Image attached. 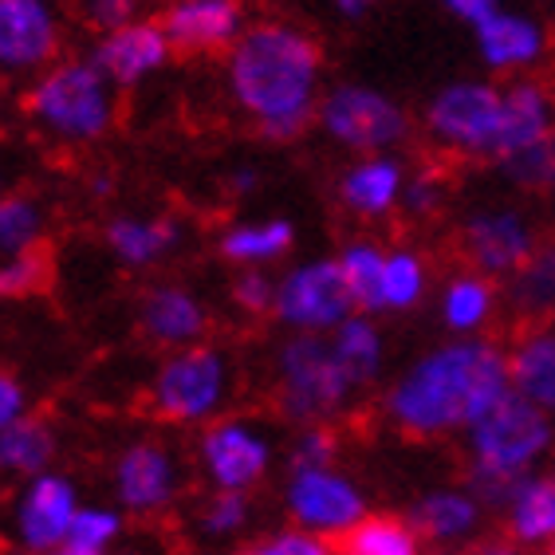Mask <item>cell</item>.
<instances>
[{
  "label": "cell",
  "instance_id": "obj_16",
  "mask_svg": "<svg viewBox=\"0 0 555 555\" xmlns=\"http://www.w3.org/2000/svg\"><path fill=\"white\" fill-rule=\"evenodd\" d=\"M134 327H139V335L150 347H158V351H182V347L209 339L214 311H209L202 292L190 288V284L154 280V284H146L139 292Z\"/></svg>",
  "mask_w": 555,
  "mask_h": 555
},
{
  "label": "cell",
  "instance_id": "obj_4",
  "mask_svg": "<svg viewBox=\"0 0 555 555\" xmlns=\"http://www.w3.org/2000/svg\"><path fill=\"white\" fill-rule=\"evenodd\" d=\"M272 374V402L280 422L315 426V422H339L359 402V386L343 371L327 335H284L268 359Z\"/></svg>",
  "mask_w": 555,
  "mask_h": 555
},
{
  "label": "cell",
  "instance_id": "obj_15",
  "mask_svg": "<svg viewBox=\"0 0 555 555\" xmlns=\"http://www.w3.org/2000/svg\"><path fill=\"white\" fill-rule=\"evenodd\" d=\"M64 52V16L55 0H0V75H28Z\"/></svg>",
  "mask_w": 555,
  "mask_h": 555
},
{
  "label": "cell",
  "instance_id": "obj_6",
  "mask_svg": "<svg viewBox=\"0 0 555 555\" xmlns=\"http://www.w3.org/2000/svg\"><path fill=\"white\" fill-rule=\"evenodd\" d=\"M465 469L496 477H528L555 457V417L508 390L461 434Z\"/></svg>",
  "mask_w": 555,
  "mask_h": 555
},
{
  "label": "cell",
  "instance_id": "obj_53",
  "mask_svg": "<svg viewBox=\"0 0 555 555\" xmlns=\"http://www.w3.org/2000/svg\"><path fill=\"white\" fill-rule=\"evenodd\" d=\"M547 197H552V209H555V178H552V185H547Z\"/></svg>",
  "mask_w": 555,
  "mask_h": 555
},
{
  "label": "cell",
  "instance_id": "obj_49",
  "mask_svg": "<svg viewBox=\"0 0 555 555\" xmlns=\"http://www.w3.org/2000/svg\"><path fill=\"white\" fill-rule=\"evenodd\" d=\"M16 185H21V158L12 150L0 146V197L9 190H16Z\"/></svg>",
  "mask_w": 555,
  "mask_h": 555
},
{
  "label": "cell",
  "instance_id": "obj_10",
  "mask_svg": "<svg viewBox=\"0 0 555 555\" xmlns=\"http://www.w3.org/2000/svg\"><path fill=\"white\" fill-rule=\"evenodd\" d=\"M185 457L166 438H134L111 461V501L127 516L154 520L178 508L185 492Z\"/></svg>",
  "mask_w": 555,
  "mask_h": 555
},
{
  "label": "cell",
  "instance_id": "obj_34",
  "mask_svg": "<svg viewBox=\"0 0 555 555\" xmlns=\"http://www.w3.org/2000/svg\"><path fill=\"white\" fill-rule=\"evenodd\" d=\"M332 257L343 272V284H347V292H351L354 311L374 315V299H378V280H383L386 245L378 241V236H347Z\"/></svg>",
  "mask_w": 555,
  "mask_h": 555
},
{
  "label": "cell",
  "instance_id": "obj_45",
  "mask_svg": "<svg viewBox=\"0 0 555 555\" xmlns=\"http://www.w3.org/2000/svg\"><path fill=\"white\" fill-rule=\"evenodd\" d=\"M221 185L229 197L245 202V197H253V193L264 185V170H260L257 162H233V166L221 173Z\"/></svg>",
  "mask_w": 555,
  "mask_h": 555
},
{
  "label": "cell",
  "instance_id": "obj_38",
  "mask_svg": "<svg viewBox=\"0 0 555 555\" xmlns=\"http://www.w3.org/2000/svg\"><path fill=\"white\" fill-rule=\"evenodd\" d=\"M449 205V178L438 166H414L406 173V190H402V214L410 221H434L446 214Z\"/></svg>",
  "mask_w": 555,
  "mask_h": 555
},
{
  "label": "cell",
  "instance_id": "obj_56",
  "mask_svg": "<svg viewBox=\"0 0 555 555\" xmlns=\"http://www.w3.org/2000/svg\"><path fill=\"white\" fill-rule=\"evenodd\" d=\"M552 477H555V469H552Z\"/></svg>",
  "mask_w": 555,
  "mask_h": 555
},
{
  "label": "cell",
  "instance_id": "obj_14",
  "mask_svg": "<svg viewBox=\"0 0 555 555\" xmlns=\"http://www.w3.org/2000/svg\"><path fill=\"white\" fill-rule=\"evenodd\" d=\"M83 508L79 481L64 469L36 473L16 485L9 504V535L24 555H52L64 547L72 520Z\"/></svg>",
  "mask_w": 555,
  "mask_h": 555
},
{
  "label": "cell",
  "instance_id": "obj_30",
  "mask_svg": "<svg viewBox=\"0 0 555 555\" xmlns=\"http://www.w3.org/2000/svg\"><path fill=\"white\" fill-rule=\"evenodd\" d=\"M513 390L555 417V323L524 327L520 339L508 347Z\"/></svg>",
  "mask_w": 555,
  "mask_h": 555
},
{
  "label": "cell",
  "instance_id": "obj_29",
  "mask_svg": "<svg viewBox=\"0 0 555 555\" xmlns=\"http://www.w3.org/2000/svg\"><path fill=\"white\" fill-rule=\"evenodd\" d=\"M501 299L504 308L528 327L555 323V236H544L532 248V257L504 280Z\"/></svg>",
  "mask_w": 555,
  "mask_h": 555
},
{
  "label": "cell",
  "instance_id": "obj_51",
  "mask_svg": "<svg viewBox=\"0 0 555 555\" xmlns=\"http://www.w3.org/2000/svg\"><path fill=\"white\" fill-rule=\"evenodd\" d=\"M9 130V91H4V79H0V139Z\"/></svg>",
  "mask_w": 555,
  "mask_h": 555
},
{
  "label": "cell",
  "instance_id": "obj_8",
  "mask_svg": "<svg viewBox=\"0 0 555 555\" xmlns=\"http://www.w3.org/2000/svg\"><path fill=\"white\" fill-rule=\"evenodd\" d=\"M501 111L504 91L492 75H461L434 87L422 103L417 127L426 139L461 162H496L501 154Z\"/></svg>",
  "mask_w": 555,
  "mask_h": 555
},
{
  "label": "cell",
  "instance_id": "obj_20",
  "mask_svg": "<svg viewBox=\"0 0 555 555\" xmlns=\"http://www.w3.org/2000/svg\"><path fill=\"white\" fill-rule=\"evenodd\" d=\"M406 158L402 154H363L351 158L335 178V202L354 221H386L402 214L406 190Z\"/></svg>",
  "mask_w": 555,
  "mask_h": 555
},
{
  "label": "cell",
  "instance_id": "obj_41",
  "mask_svg": "<svg viewBox=\"0 0 555 555\" xmlns=\"http://www.w3.org/2000/svg\"><path fill=\"white\" fill-rule=\"evenodd\" d=\"M229 304H233L245 320H272V304H276V272L272 268H236L229 280Z\"/></svg>",
  "mask_w": 555,
  "mask_h": 555
},
{
  "label": "cell",
  "instance_id": "obj_26",
  "mask_svg": "<svg viewBox=\"0 0 555 555\" xmlns=\"http://www.w3.org/2000/svg\"><path fill=\"white\" fill-rule=\"evenodd\" d=\"M504 535L524 552H544L555 540V477L552 473H528L513 489V501L504 504Z\"/></svg>",
  "mask_w": 555,
  "mask_h": 555
},
{
  "label": "cell",
  "instance_id": "obj_3",
  "mask_svg": "<svg viewBox=\"0 0 555 555\" xmlns=\"http://www.w3.org/2000/svg\"><path fill=\"white\" fill-rule=\"evenodd\" d=\"M24 118L43 142L60 150H91L118 127V91L91 55H60L24 87Z\"/></svg>",
  "mask_w": 555,
  "mask_h": 555
},
{
  "label": "cell",
  "instance_id": "obj_7",
  "mask_svg": "<svg viewBox=\"0 0 555 555\" xmlns=\"http://www.w3.org/2000/svg\"><path fill=\"white\" fill-rule=\"evenodd\" d=\"M414 115L398 95L366 79H335L323 87L315 130L343 154H398L414 139Z\"/></svg>",
  "mask_w": 555,
  "mask_h": 555
},
{
  "label": "cell",
  "instance_id": "obj_11",
  "mask_svg": "<svg viewBox=\"0 0 555 555\" xmlns=\"http://www.w3.org/2000/svg\"><path fill=\"white\" fill-rule=\"evenodd\" d=\"M280 508L292 528H304L323 540H339L371 513V496H366L363 481L339 465L288 469L280 485Z\"/></svg>",
  "mask_w": 555,
  "mask_h": 555
},
{
  "label": "cell",
  "instance_id": "obj_24",
  "mask_svg": "<svg viewBox=\"0 0 555 555\" xmlns=\"http://www.w3.org/2000/svg\"><path fill=\"white\" fill-rule=\"evenodd\" d=\"M299 229L284 214L236 217L217 236V257L233 268H276L296 253Z\"/></svg>",
  "mask_w": 555,
  "mask_h": 555
},
{
  "label": "cell",
  "instance_id": "obj_23",
  "mask_svg": "<svg viewBox=\"0 0 555 555\" xmlns=\"http://www.w3.org/2000/svg\"><path fill=\"white\" fill-rule=\"evenodd\" d=\"M501 91H504V111H501V154H496V162H504L516 150L540 146V142L555 139V91L544 79L516 75V79H501Z\"/></svg>",
  "mask_w": 555,
  "mask_h": 555
},
{
  "label": "cell",
  "instance_id": "obj_36",
  "mask_svg": "<svg viewBox=\"0 0 555 555\" xmlns=\"http://www.w3.org/2000/svg\"><path fill=\"white\" fill-rule=\"evenodd\" d=\"M127 532V513L118 508L115 501L103 504V501H83L79 516L72 520V532H67L64 547L60 552L67 555H111L118 547Z\"/></svg>",
  "mask_w": 555,
  "mask_h": 555
},
{
  "label": "cell",
  "instance_id": "obj_25",
  "mask_svg": "<svg viewBox=\"0 0 555 555\" xmlns=\"http://www.w3.org/2000/svg\"><path fill=\"white\" fill-rule=\"evenodd\" d=\"M501 284L473 268H461L441 280L438 288V323L446 335H489L501 311Z\"/></svg>",
  "mask_w": 555,
  "mask_h": 555
},
{
  "label": "cell",
  "instance_id": "obj_5",
  "mask_svg": "<svg viewBox=\"0 0 555 555\" xmlns=\"http://www.w3.org/2000/svg\"><path fill=\"white\" fill-rule=\"evenodd\" d=\"M236 398V363L217 343H193L166 351L146 386L154 417L178 429H202L229 414Z\"/></svg>",
  "mask_w": 555,
  "mask_h": 555
},
{
  "label": "cell",
  "instance_id": "obj_43",
  "mask_svg": "<svg viewBox=\"0 0 555 555\" xmlns=\"http://www.w3.org/2000/svg\"><path fill=\"white\" fill-rule=\"evenodd\" d=\"M79 16L95 36L115 33L122 24L139 21L142 16V0H79Z\"/></svg>",
  "mask_w": 555,
  "mask_h": 555
},
{
  "label": "cell",
  "instance_id": "obj_31",
  "mask_svg": "<svg viewBox=\"0 0 555 555\" xmlns=\"http://www.w3.org/2000/svg\"><path fill=\"white\" fill-rule=\"evenodd\" d=\"M60 461V434L48 417L24 414L9 429H0V481H28L36 473L55 469Z\"/></svg>",
  "mask_w": 555,
  "mask_h": 555
},
{
  "label": "cell",
  "instance_id": "obj_46",
  "mask_svg": "<svg viewBox=\"0 0 555 555\" xmlns=\"http://www.w3.org/2000/svg\"><path fill=\"white\" fill-rule=\"evenodd\" d=\"M441 12H446L449 21L465 24V28H477V24H485L492 16V12L504 9V0H438Z\"/></svg>",
  "mask_w": 555,
  "mask_h": 555
},
{
  "label": "cell",
  "instance_id": "obj_2",
  "mask_svg": "<svg viewBox=\"0 0 555 555\" xmlns=\"http://www.w3.org/2000/svg\"><path fill=\"white\" fill-rule=\"evenodd\" d=\"M224 95L233 111L272 146H292L315 127L327 87L320 36L296 21H248L241 40L221 55Z\"/></svg>",
  "mask_w": 555,
  "mask_h": 555
},
{
  "label": "cell",
  "instance_id": "obj_48",
  "mask_svg": "<svg viewBox=\"0 0 555 555\" xmlns=\"http://www.w3.org/2000/svg\"><path fill=\"white\" fill-rule=\"evenodd\" d=\"M465 555H528L520 544H513L508 535H492V540H473Z\"/></svg>",
  "mask_w": 555,
  "mask_h": 555
},
{
  "label": "cell",
  "instance_id": "obj_28",
  "mask_svg": "<svg viewBox=\"0 0 555 555\" xmlns=\"http://www.w3.org/2000/svg\"><path fill=\"white\" fill-rule=\"evenodd\" d=\"M434 296V264L414 245H386L374 315H414Z\"/></svg>",
  "mask_w": 555,
  "mask_h": 555
},
{
  "label": "cell",
  "instance_id": "obj_9",
  "mask_svg": "<svg viewBox=\"0 0 555 555\" xmlns=\"http://www.w3.org/2000/svg\"><path fill=\"white\" fill-rule=\"evenodd\" d=\"M276 434L253 414H221L193 438V465L209 489L257 492L276 469Z\"/></svg>",
  "mask_w": 555,
  "mask_h": 555
},
{
  "label": "cell",
  "instance_id": "obj_33",
  "mask_svg": "<svg viewBox=\"0 0 555 555\" xmlns=\"http://www.w3.org/2000/svg\"><path fill=\"white\" fill-rule=\"evenodd\" d=\"M429 547L410 528L406 516L366 513L351 532L335 540V555H426Z\"/></svg>",
  "mask_w": 555,
  "mask_h": 555
},
{
  "label": "cell",
  "instance_id": "obj_13",
  "mask_svg": "<svg viewBox=\"0 0 555 555\" xmlns=\"http://www.w3.org/2000/svg\"><path fill=\"white\" fill-rule=\"evenodd\" d=\"M540 241H544L540 224L532 221L524 205L513 202L473 205L457 224V253L465 257V268L496 280V284L513 276L516 268L532 257V248Z\"/></svg>",
  "mask_w": 555,
  "mask_h": 555
},
{
  "label": "cell",
  "instance_id": "obj_32",
  "mask_svg": "<svg viewBox=\"0 0 555 555\" xmlns=\"http://www.w3.org/2000/svg\"><path fill=\"white\" fill-rule=\"evenodd\" d=\"M253 516H257V504H253V492H224L209 489L202 501L193 504L190 528L193 535L209 547L233 544L253 528Z\"/></svg>",
  "mask_w": 555,
  "mask_h": 555
},
{
  "label": "cell",
  "instance_id": "obj_1",
  "mask_svg": "<svg viewBox=\"0 0 555 555\" xmlns=\"http://www.w3.org/2000/svg\"><path fill=\"white\" fill-rule=\"evenodd\" d=\"M508 390V347L489 335H446L386 378L378 417L406 441H449Z\"/></svg>",
  "mask_w": 555,
  "mask_h": 555
},
{
  "label": "cell",
  "instance_id": "obj_12",
  "mask_svg": "<svg viewBox=\"0 0 555 555\" xmlns=\"http://www.w3.org/2000/svg\"><path fill=\"white\" fill-rule=\"evenodd\" d=\"M354 311L335 257H308L276 272L272 320L284 335H332Z\"/></svg>",
  "mask_w": 555,
  "mask_h": 555
},
{
  "label": "cell",
  "instance_id": "obj_18",
  "mask_svg": "<svg viewBox=\"0 0 555 555\" xmlns=\"http://www.w3.org/2000/svg\"><path fill=\"white\" fill-rule=\"evenodd\" d=\"M91 64L107 75V83L115 87L118 95L122 91H139L142 83L158 79L166 67L173 64V48L170 36L158 21H139L122 24L115 33H103L91 48Z\"/></svg>",
  "mask_w": 555,
  "mask_h": 555
},
{
  "label": "cell",
  "instance_id": "obj_37",
  "mask_svg": "<svg viewBox=\"0 0 555 555\" xmlns=\"http://www.w3.org/2000/svg\"><path fill=\"white\" fill-rule=\"evenodd\" d=\"M323 465H339V429L332 422L292 429L284 446V469H323Z\"/></svg>",
  "mask_w": 555,
  "mask_h": 555
},
{
  "label": "cell",
  "instance_id": "obj_44",
  "mask_svg": "<svg viewBox=\"0 0 555 555\" xmlns=\"http://www.w3.org/2000/svg\"><path fill=\"white\" fill-rule=\"evenodd\" d=\"M24 414H33V395L21 383V374H12L9 366H0V429H9L12 422H21Z\"/></svg>",
  "mask_w": 555,
  "mask_h": 555
},
{
  "label": "cell",
  "instance_id": "obj_22",
  "mask_svg": "<svg viewBox=\"0 0 555 555\" xmlns=\"http://www.w3.org/2000/svg\"><path fill=\"white\" fill-rule=\"evenodd\" d=\"M485 508L465 485H434L406 504V520L426 547H465L481 540Z\"/></svg>",
  "mask_w": 555,
  "mask_h": 555
},
{
  "label": "cell",
  "instance_id": "obj_35",
  "mask_svg": "<svg viewBox=\"0 0 555 555\" xmlns=\"http://www.w3.org/2000/svg\"><path fill=\"white\" fill-rule=\"evenodd\" d=\"M48 236V205L33 190H9L0 197V260L43 248Z\"/></svg>",
  "mask_w": 555,
  "mask_h": 555
},
{
  "label": "cell",
  "instance_id": "obj_19",
  "mask_svg": "<svg viewBox=\"0 0 555 555\" xmlns=\"http://www.w3.org/2000/svg\"><path fill=\"white\" fill-rule=\"evenodd\" d=\"M158 24L170 36L173 55L205 60L224 55L248 28L245 0H170Z\"/></svg>",
  "mask_w": 555,
  "mask_h": 555
},
{
  "label": "cell",
  "instance_id": "obj_27",
  "mask_svg": "<svg viewBox=\"0 0 555 555\" xmlns=\"http://www.w3.org/2000/svg\"><path fill=\"white\" fill-rule=\"evenodd\" d=\"M327 339H332L335 354H339L343 371L351 374V383L359 386V395L374 390V386L386 378V366H390V343H386L383 320H378V315L351 311Z\"/></svg>",
  "mask_w": 555,
  "mask_h": 555
},
{
  "label": "cell",
  "instance_id": "obj_39",
  "mask_svg": "<svg viewBox=\"0 0 555 555\" xmlns=\"http://www.w3.org/2000/svg\"><path fill=\"white\" fill-rule=\"evenodd\" d=\"M496 170L508 185L524 193H540L552 185L555 178V139L552 142H540V146H528V150H516L508 154L504 162H496Z\"/></svg>",
  "mask_w": 555,
  "mask_h": 555
},
{
  "label": "cell",
  "instance_id": "obj_54",
  "mask_svg": "<svg viewBox=\"0 0 555 555\" xmlns=\"http://www.w3.org/2000/svg\"><path fill=\"white\" fill-rule=\"evenodd\" d=\"M540 555H555V540H552V544H547V547H544V552H540Z\"/></svg>",
  "mask_w": 555,
  "mask_h": 555
},
{
  "label": "cell",
  "instance_id": "obj_55",
  "mask_svg": "<svg viewBox=\"0 0 555 555\" xmlns=\"http://www.w3.org/2000/svg\"><path fill=\"white\" fill-rule=\"evenodd\" d=\"M52 555H67V552H52Z\"/></svg>",
  "mask_w": 555,
  "mask_h": 555
},
{
  "label": "cell",
  "instance_id": "obj_42",
  "mask_svg": "<svg viewBox=\"0 0 555 555\" xmlns=\"http://www.w3.org/2000/svg\"><path fill=\"white\" fill-rule=\"evenodd\" d=\"M236 555H335L332 540L311 535L304 528H284V532H268L253 544H245Z\"/></svg>",
  "mask_w": 555,
  "mask_h": 555
},
{
  "label": "cell",
  "instance_id": "obj_50",
  "mask_svg": "<svg viewBox=\"0 0 555 555\" xmlns=\"http://www.w3.org/2000/svg\"><path fill=\"white\" fill-rule=\"evenodd\" d=\"M87 197H95V202H111L115 197V173L99 170L87 178Z\"/></svg>",
  "mask_w": 555,
  "mask_h": 555
},
{
  "label": "cell",
  "instance_id": "obj_40",
  "mask_svg": "<svg viewBox=\"0 0 555 555\" xmlns=\"http://www.w3.org/2000/svg\"><path fill=\"white\" fill-rule=\"evenodd\" d=\"M48 280H52V257L43 248L0 260V299H28L48 288Z\"/></svg>",
  "mask_w": 555,
  "mask_h": 555
},
{
  "label": "cell",
  "instance_id": "obj_47",
  "mask_svg": "<svg viewBox=\"0 0 555 555\" xmlns=\"http://www.w3.org/2000/svg\"><path fill=\"white\" fill-rule=\"evenodd\" d=\"M327 9H332V16H339V21H347V24H359V21H366L371 12H378V4L383 0H323Z\"/></svg>",
  "mask_w": 555,
  "mask_h": 555
},
{
  "label": "cell",
  "instance_id": "obj_21",
  "mask_svg": "<svg viewBox=\"0 0 555 555\" xmlns=\"http://www.w3.org/2000/svg\"><path fill=\"white\" fill-rule=\"evenodd\" d=\"M182 245L185 224L173 214H115L103 221V253L122 272H154Z\"/></svg>",
  "mask_w": 555,
  "mask_h": 555
},
{
  "label": "cell",
  "instance_id": "obj_52",
  "mask_svg": "<svg viewBox=\"0 0 555 555\" xmlns=\"http://www.w3.org/2000/svg\"><path fill=\"white\" fill-rule=\"evenodd\" d=\"M426 555H465V552H461V547H429Z\"/></svg>",
  "mask_w": 555,
  "mask_h": 555
},
{
  "label": "cell",
  "instance_id": "obj_17",
  "mask_svg": "<svg viewBox=\"0 0 555 555\" xmlns=\"http://www.w3.org/2000/svg\"><path fill=\"white\" fill-rule=\"evenodd\" d=\"M473 48H477L485 75L516 79V75H532L544 64L547 48H552V33L540 16L504 4L501 12H492L489 21L473 28Z\"/></svg>",
  "mask_w": 555,
  "mask_h": 555
}]
</instances>
